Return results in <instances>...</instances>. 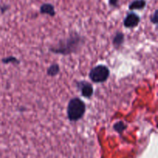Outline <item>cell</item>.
<instances>
[{
  "label": "cell",
  "mask_w": 158,
  "mask_h": 158,
  "mask_svg": "<svg viewBox=\"0 0 158 158\" xmlns=\"http://www.w3.org/2000/svg\"><path fill=\"white\" fill-rule=\"evenodd\" d=\"M120 0H109V5L114 8H117L119 6Z\"/></svg>",
  "instance_id": "cell-12"
},
{
  "label": "cell",
  "mask_w": 158,
  "mask_h": 158,
  "mask_svg": "<svg viewBox=\"0 0 158 158\" xmlns=\"http://www.w3.org/2000/svg\"><path fill=\"white\" fill-rule=\"evenodd\" d=\"M83 44V39L78 34H72L68 38L59 41L55 46L49 48V50L56 54L69 55L78 51Z\"/></svg>",
  "instance_id": "cell-1"
},
{
  "label": "cell",
  "mask_w": 158,
  "mask_h": 158,
  "mask_svg": "<svg viewBox=\"0 0 158 158\" xmlns=\"http://www.w3.org/2000/svg\"><path fill=\"white\" fill-rule=\"evenodd\" d=\"M86 112V104L81 99L74 97L69 100L67 106V117L69 121L77 122L81 120Z\"/></svg>",
  "instance_id": "cell-2"
},
{
  "label": "cell",
  "mask_w": 158,
  "mask_h": 158,
  "mask_svg": "<svg viewBox=\"0 0 158 158\" xmlns=\"http://www.w3.org/2000/svg\"><path fill=\"white\" fill-rule=\"evenodd\" d=\"M157 11L155 10L154 11V14H153V15H151V22H152L154 24H157Z\"/></svg>",
  "instance_id": "cell-14"
},
{
  "label": "cell",
  "mask_w": 158,
  "mask_h": 158,
  "mask_svg": "<svg viewBox=\"0 0 158 158\" xmlns=\"http://www.w3.org/2000/svg\"><path fill=\"white\" fill-rule=\"evenodd\" d=\"M140 21V16L135 12H129L125 17L124 20H123V25L126 28L133 29V28H135L138 26Z\"/></svg>",
  "instance_id": "cell-4"
},
{
  "label": "cell",
  "mask_w": 158,
  "mask_h": 158,
  "mask_svg": "<svg viewBox=\"0 0 158 158\" xmlns=\"http://www.w3.org/2000/svg\"><path fill=\"white\" fill-rule=\"evenodd\" d=\"M40 12L41 14H46L51 17H53L56 15L55 7L51 3H43L40 6Z\"/></svg>",
  "instance_id": "cell-6"
},
{
  "label": "cell",
  "mask_w": 158,
  "mask_h": 158,
  "mask_svg": "<svg viewBox=\"0 0 158 158\" xmlns=\"http://www.w3.org/2000/svg\"><path fill=\"white\" fill-rule=\"evenodd\" d=\"M2 62L3 63H5V64H9V63H19V60H18L17 58H15V57L14 56H8V57H6V58H3L2 60Z\"/></svg>",
  "instance_id": "cell-11"
},
{
  "label": "cell",
  "mask_w": 158,
  "mask_h": 158,
  "mask_svg": "<svg viewBox=\"0 0 158 158\" xmlns=\"http://www.w3.org/2000/svg\"><path fill=\"white\" fill-rule=\"evenodd\" d=\"M124 42V35L123 32H117L113 38V45L116 49H119Z\"/></svg>",
  "instance_id": "cell-8"
},
{
  "label": "cell",
  "mask_w": 158,
  "mask_h": 158,
  "mask_svg": "<svg viewBox=\"0 0 158 158\" xmlns=\"http://www.w3.org/2000/svg\"><path fill=\"white\" fill-rule=\"evenodd\" d=\"M114 130H115L117 132L121 134L124 130H126V128L127 127V124H125L123 121H118L117 123H116L114 126Z\"/></svg>",
  "instance_id": "cell-10"
},
{
  "label": "cell",
  "mask_w": 158,
  "mask_h": 158,
  "mask_svg": "<svg viewBox=\"0 0 158 158\" xmlns=\"http://www.w3.org/2000/svg\"><path fill=\"white\" fill-rule=\"evenodd\" d=\"M77 87L80 89L82 96L86 98H90L94 94V87L89 82L84 81V80L78 82Z\"/></svg>",
  "instance_id": "cell-5"
},
{
  "label": "cell",
  "mask_w": 158,
  "mask_h": 158,
  "mask_svg": "<svg viewBox=\"0 0 158 158\" xmlns=\"http://www.w3.org/2000/svg\"><path fill=\"white\" fill-rule=\"evenodd\" d=\"M9 6L7 4H2V5H0V11H1L2 13H5L6 11L9 10Z\"/></svg>",
  "instance_id": "cell-13"
},
{
  "label": "cell",
  "mask_w": 158,
  "mask_h": 158,
  "mask_svg": "<svg viewBox=\"0 0 158 158\" xmlns=\"http://www.w3.org/2000/svg\"><path fill=\"white\" fill-rule=\"evenodd\" d=\"M147 6L146 0H134L129 5V9L131 11L143 10Z\"/></svg>",
  "instance_id": "cell-7"
},
{
  "label": "cell",
  "mask_w": 158,
  "mask_h": 158,
  "mask_svg": "<svg viewBox=\"0 0 158 158\" xmlns=\"http://www.w3.org/2000/svg\"><path fill=\"white\" fill-rule=\"evenodd\" d=\"M110 77V69L105 65H98L90 70L89 77L94 83H104Z\"/></svg>",
  "instance_id": "cell-3"
},
{
  "label": "cell",
  "mask_w": 158,
  "mask_h": 158,
  "mask_svg": "<svg viewBox=\"0 0 158 158\" xmlns=\"http://www.w3.org/2000/svg\"><path fill=\"white\" fill-rule=\"evenodd\" d=\"M60 71V66L57 63H53V64L50 65V66L48 68L46 73H47V75L49 76V77H55V76L58 75Z\"/></svg>",
  "instance_id": "cell-9"
}]
</instances>
